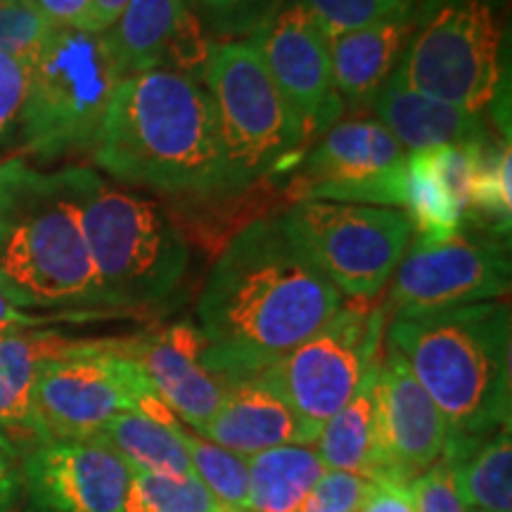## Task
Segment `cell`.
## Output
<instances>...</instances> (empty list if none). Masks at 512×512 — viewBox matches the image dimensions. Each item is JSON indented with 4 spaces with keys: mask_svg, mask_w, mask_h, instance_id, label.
<instances>
[{
    "mask_svg": "<svg viewBox=\"0 0 512 512\" xmlns=\"http://www.w3.org/2000/svg\"><path fill=\"white\" fill-rule=\"evenodd\" d=\"M93 162L112 181L157 195H233L209 95L197 76L178 69H150L119 83Z\"/></svg>",
    "mask_w": 512,
    "mask_h": 512,
    "instance_id": "obj_2",
    "label": "cell"
},
{
    "mask_svg": "<svg viewBox=\"0 0 512 512\" xmlns=\"http://www.w3.org/2000/svg\"><path fill=\"white\" fill-rule=\"evenodd\" d=\"M3 3H8V0H0V5H3Z\"/></svg>",
    "mask_w": 512,
    "mask_h": 512,
    "instance_id": "obj_42",
    "label": "cell"
},
{
    "mask_svg": "<svg viewBox=\"0 0 512 512\" xmlns=\"http://www.w3.org/2000/svg\"><path fill=\"white\" fill-rule=\"evenodd\" d=\"M446 451L467 512H512L510 422L479 439H448Z\"/></svg>",
    "mask_w": 512,
    "mask_h": 512,
    "instance_id": "obj_25",
    "label": "cell"
},
{
    "mask_svg": "<svg viewBox=\"0 0 512 512\" xmlns=\"http://www.w3.org/2000/svg\"><path fill=\"white\" fill-rule=\"evenodd\" d=\"M361 512H415L411 484L380 482L363 505Z\"/></svg>",
    "mask_w": 512,
    "mask_h": 512,
    "instance_id": "obj_39",
    "label": "cell"
},
{
    "mask_svg": "<svg viewBox=\"0 0 512 512\" xmlns=\"http://www.w3.org/2000/svg\"><path fill=\"white\" fill-rule=\"evenodd\" d=\"M131 475L98 439L43 441L19 460L29 512H121Z\"/></svg>",
    "mask_w": 512,
    "mask_h": 512,
    "instance_id": "obj_15",
    "label": "cell"
},
{
    "mask_svg": "<svg viewBox=\"0 0 512 512\" xmlns=\"http://www.w3.org/2000/svg\"><path fill=\"white\" fill-rule=\"evenodd\" d=\"M503 19L494 0H420L392 79L411 91L486 112L503 79Z\"/></svg>",
    "mask_w": 512,
    "mask_h": 512,
    "instance_id": "obj_8",
    "label": "cell"
},
{
    "mask_svg": "<svg viewBox=\"0 0 512 512\" xmlns=\"http://www.w3.org/2000/svg\"><path fill=\"white\" fill-rule=\"evenodd\" d=\"M268 74L297 114L306 138L320 136L342 117L344 102L332 79L328 36L297 0L280 5L247 36Z\"/></svg>",
    "mask_w": 512,
    "mask_h": 512,
    "instance_id": "obj_14",
    "label": "cell"
},
{
    "mask_svg": "<svg viewBox=\"0 0 512 512\" xmlns=\"http://www.w3.org/2000/svg\"><path fill=\"white\" fill-rule=\"evenodd\" d=\"M415 15L418 8L328 38L332 79L344 105L363 107L373 102L384 81L399 67L413 34Z\"/></svg>",
    "mask_w": 512,
    "mask_h": 512,
    "instance_id": "obj_21",
    "label": "cell"
},
{
    "mask_svg": "<svg viewBox=\"0 0 512 512\" xmlns=\"http://www.w3.org/2000/svg\"><path fill=\"white\" fill-rule=\"evenodd\" d=\"M415 512H467L456 477V463L444 451L437 463L411 482Z\"/></svg>",
    "mask_w": 512,
    "mask_h": 512,
    "instance_id": "obj_33",
    "label": "cell"
},
{
    "mask_svg": "<svg viewBox=\"0 0 512 512\" xmlns=\"http://www.w3.org/2000/svg\"><path fill=\"white\" fill-rule=\"evenodd\" d=\"M408 152L377 119L330 126L292 183L297 200L403 209Z\"/></svg>",
    "mask_w": 512,
    "mask_h": 512,
    "instance_id": "obj_13",
    "label": "cell"
},
{
    "mask_svg": "<svg viewBox=\"0 0 512 512\" xmlns=\"http://www.w3.org/2000/svg\"><path fill=\"white\" fill-rule=\"evenodd\" d=\"M128 349L131 339H86L72 354L43 366L34 392L36 422L43 439H95L126 411L176 418L150 387Z\"/></svg>",
    "mask_w": 512,
    "mask_h": 512,
    "instance_id": "obj_9",
    "label": "cell"
},
{
    "mask_svg": "<svg viewBox=\"0 0 512 512\" xmlns=\"http://www.w3.org/2000/svg\"><path fill=\"white\" fill-rule=\"evenodd\" d=\"M83 342L86 339L36 328L0 335V437L19 460L46 441L34 411L38 375L46 363L72 354Z\"/></svg>",
    "mask_w": 512,
    "mask_h": 512,
    "instance_id": "obj_18",
    "label": "cell"
},
{
    "mask_svg": "<svg viewBox=\"0 0 512 512\" xmlns=\"http://www.w3.org/2000/svg\"><path fill=\"white\" fill-rule=\"evenodd\" d=\"M204 339L190 323L131 339L128 354L155 394L192 432H200L228 392V382L202 366Z\"/></svg>",
    "mask_w": 512,
    "mask_h": 512,
    "instance_id": "obj_17",
    "label": "cell"
},
{
    "mask_svg": "<svg viewBox=\"0 0 512 512\" xmlns=\"http://www.w3.org/2000/svg\"><path fill=\"white\" fill-rule=\"evenodd\" d=\"M195 434L245 458L268 448L316 441L292 408L256 377L228 382L221 406Z\"/></svg>",
    "mask_w": 512,
    "mask_h": 512,
    "instance_id": "obj_19",
    "label": "cell"
},
{
    "mask_svg": "<svg viewBox=\"0 0 512 512\" xmlns=\"http://www.w3.org/2000/svg\"><path fill=\"white\" fill-rule=\"evenodd\" d=\"M510 278L508 242L460 230L439 245L413 247L403 256L382 306L387 318H396L496 302L510 292Z\"/></svg>",
    "mask_w": 512,
    "mask_h": 512,
    "instance_id": "obj_12",
    "label": "cell"
},
{
    "mask_svg": "<svg viewBox=\"0 0 512 512\" xmlns=\"http://www.w3.org/2000/svg\"><path fill=\"white\" fill-rule=\"evenodd\" d=\"M131 0H91V12H88V22L83 31H93V34H105L107 29L114 27V22L126 10Z\"/></svg>",
    "mask_w": 512,
    "mask_h": 512,
    "instance_id": "obj_41",
    "label": "cell"
},
{
    "mask_svg": "<svg viewBox=\"0 0 512 512\" xmlns=\"http://www.w3.org/2000/svg\"><path fill=\"white\" fill-rule=\"evenodd\" d=\"M380 363V358H377ZM366 375L358 392L320 427L313 448L328 470L351 472L370 482H392L384 463L375 415V370Z\"/></svg>",
    "mask_w": 512,
    "mask_h": 512,
    "instance_id": "obj_22",
    "label": "cell"
},
{
    "mask_svg": "<svg viewBox=\"0 0 512 512\" xmlns=\"http://www.w3.org/2000/svg\"><path fill=\"white\" fill-rule=\"evenodd\" d=\"M188 17L185 0H131L105 31L124 76L164 67Z\"/></svg>",
    "mask_w": 512,
    "mask_h": 512,
    "instance_id": "obj_23",
    "label": "cell"
},
{
    "mask_svg": "<svg viewBox=\"0 0 512 512\" xmlns=\"http://www.w3.org/2000/svg\"><path fill=\"white\" fill-rule=\"evenodd\" d=\"M202 79L233 195L297 162L309 138L249 38L211 43Z\"/></svg>",
    "mask_w": 512,
    "mask_h": 512,
    "instance_id": "obj_7",
    "label": "cell"
},
{
    "mask_svg": "<svg viewBox=\"0 0 512 512\" xmlns=\"http://www.w3.org/2000/svg\"><path fill=\"white\" fill-rule=\"evenodd\" d=\"M192 472L223 505L249 512L247 458L211 444L200 434L181 430Z\"/></svg>",
    "mask_w": 512,
    "mask_h": 512,
    "instance_id": "obj_29",
    "label": "cell"
},
{
    "mask_svg": "<svg viewBox=\"0 0 512 512\" xmlns=\"http://www.w3.org/2000/svg\"><path fill=\"white\" fill-rule=\"evenodd\" d=\"M181 430V422L176 418H155L143 411H126L117 415L95 439L110 446L133 475L178 479L195 475Z\"/></svg>",
    "mask_w": 512,
    "mask_h": 512,
    "instance_id": "obj_24",
    "label": "cell"
},
{
    "mask_svg": "<svg viewBox=\"0 0 512 512\" xmlns=\"http://www.w3.org/2000/svg\"><path fill=\"white\" fill-rule=\"evenodd\" d=\"M50 323V316H34V313L17 309L15 304H10L8 299L0 292V335L15 330H31L41 328V325Z\"/></svg>",
    "mask_w": 512,
    "mask_h": 512,
    "instance_id": "obj_40",
    "label": "cell"
},
{
    "mask_svg": "<svg viewBox=\"0 0 512 512\" xmlns=\"http://www.w3.org/2000/svg\"><path fill=\"white\" fill-rule=\"evenodd\" d=\"M124 79L105 34L55 29L34 57L17 124L24 152L38 159L93 155L107 107Z\"/></svg>",
    "mask_w": 512,
    "mask_h": 512,
    "instance_id": "obj_6",
    "label": "cell"
},
{
    "mask_svg": "<svg viewBox=\"0 0 512 512\" xmlns=\"http://www.w3.org/2000/svg\"><path fill=\"white\" fill-rule=\"evenodd\" d=\"M62 176L79 211L102 309H136L169 297L188 271L190 245L162 204L91 166H67Z\"/></svg>",
    "mask_w": 512,
    "mask_h": 512,
    "instance_id": "obj_5",
    "label": "cell"
},
{
    "mask_svg": "<svg viewBox=\"0 0 512 512\" xmlns=\"http://www.w3.org/2000/svg\"><path fill=\"white\" fill-rule=\"evenodd\" d=\"M297 3L304 5L316 17L325 36L332 38L418 8L420 0H297Z\"/></svg>",
    "mask_w": 512,
    "mask_h": 512,
    "instance_id": "obj_31",
    "label": "cell"
},
{
    "mask_svg": "<svg viewBox=\"0 0 512 512\" xmlns=\"http://www.w3.org/2000/svg\"><path fill=\"white\" fill-rule=\"evenodd\" d=\"M344 294L313 266L280 216L256 219L214 261L197 304L202 366L226 382L280 361L342 309Z\"/></svg>",
    "mask_w": 512,
    "mask_h": 512,
    "instance_id": "obj_1",
    "label": "cell"
},
{
    "mask_svg": "<svg viewBox=\"0 0 512 512\" xmlns=\"http://www.w3.org/2000/svg\"><path fill=\"white\" fill-rule=\"evenodd\" d=\"M384 306L344 302L323 328L256 375L318 437L320 427L358 392L380 358Z\"/></svg>",
    "mask_w": 512,
    "mask_h": 512,
    "instance_id": "obj_10",
    "label": "cell"
},
{
    "mask_svg": "<svg viewBox=\"0 0 512 512\" xmlns=\"http://www.w3.org/2000/svg\"><path fill=\"white\" fill-rule=\"evenodd\" d=\"M375 415L392 482L411 484L444 456L451 439L444 415L392 347L375 370Z\"/></svg>",
    "mask_w": 512,
    "mask_h": 512,
    "instance_id": "obj_16",
    "label": "cell"
},
{
    "mask_svg": "<svg viewBox=\"0 0 512 512\" xmlns=\"http://www.w3.org/2000/svg\"><path fill=\"white\" fill-rule=\"evenodd\" d=\"M22 498V479H19V456L12 446L0 437V512H12Z\"/></svg>",
    "mask_w": 512,
    "mask_h": 512,
    "instance_id": "obj_38",
    "label": "cell"
},
{
    "mask_svg": "<svg viewBox=\"0 0 512 512\" xmlns=\"http://www.w3.org/2000/svg\"><path fill=\"white\" fill-rule=\"evenodd\" d=\"M121 512H242L223 505L195 475H131Z\"/></svg>",
    "mask_w": 512,
    "mask_h": 512,
    "instance_id": "obj_28",
    "label": "cell"
},
{
    "mask_svg": "<svg viewBox=\"0 0 512 512\" xmlns=\"http://www.w3.org/2000/svg\"><path fill=\"white\" fill-rule=\"evenodd\" d=\"M0 292L22 311L102 309L62 169L0 164Z\"/></svg>",
    "mask_w": 512,
    "mask_h": 512,
    "instance_id": "obj_4",
    "label": "cell"
},
{
    "mask_svg": "<svg viewBox=\"0 0 512 512\" xmlns=\"http://www.w3.org/2000/svg\"><path fill=\"white\" fill-rule=\"evenodd\" d=\"M510 306L503 299L387 318L389 347L444 415L451 439H479L510 422Z\"/></svg>",
    "mask_w": 512,
    "mask_h": 512,
    "instance_id": "obj_3",
    "label": "cell"
},
{
    "mask_svg": "<svg viewBox=\"0 0 512 512\" xmlns=\"http://www.w3.org/2000/svg\"><path fill=\"white\" fill-rule=\"evenodd\" d=\"M510 138L494 143L486 140L477 152L475 190H472V214L470 219H482L479 223L486 230L508 238L510 230Z\"/></svg>",
    "mask_w": 512,
    "mask_h": 512,
    "instance_id": "obj_30",
    "label": "cell"
},
{
    "mask_svg": "<svg viewBox=\"0 0 512 512\" xmlns=\"http://www.w3.org/2000/svg\"><path fill=\"white\" fill-rule=\"evenodd\" d=\"M57 29H86L91 0H27Z\"/></svg>",
    "mask_w": 512,
    "mask_h": 512,
    "instance_id": "obj_37",
    "label": "cell"
},
{
    "mask_svg": "<svg viewBox=\"0 0 512 512\" xmlns=\"http://www.w3.org/2000/svg\"><path fill=\"white\" fill-rule=\"evenodd\" d=\"M375 482L351 472L328 470L313 486L302 512H361Z\"/></svg>",
    "mask_w": 512,
    "mask_h": 512,
    "instance_id": "obj_34",
    "label": "cell"
},
{
    "mask_svg": "<svg viewBox=\"0 0 512 512\" xmlns=\"http://www.w3.org/2000/svg\"><path fill=\"white\" fill-rule=\"evenodd\" d=\"M55 24L48 22L27 0H8L0 5V53L34 57L55 34Z\"/></svg>",
    "mask_w": 512,
    "mask_h": 512,
    "instance_id": "obj_32",
    "label": "cell"
},
{
    "mask_svg": "<svg viewBox=\"0 0 512 512\" xmlns=\"http://www.w3.org/2000/svg\"><path fill=\"white\" fill-rule=\"evenodd\" d=\"M403 211L411 219V226L418 233L413 247L439 245L463 230V214H460L446 190L434 176L425 152L408 155L406 164V202Z\"/></svg>",
    "mask_w": 512,
    "mask_h": 512,
    "instance_id": "obj_27",
    "label": "cell"
},
{
    "mask_svg": "<svg viewBox=\"0 0 512 512\" xmlns=\"http://www.w3.org/2000/svg\"><path fill=\"white\" fill-rule=\"evenodd\" d=\"M247 472L249 512H302L328 467L313 444H290L249 456Z\"/></svg>",
    "mask_w": 512,
    "mask_h": 512,
    "instance_id": "obj_26",
    "label": "cell"
},
{
    "mask_svg": "<svg viewBox=\"0 0 512 512\" xmlns=\"http://www.w3.org/2000/svg\"><path fill=\"white\" fill-rule=\"evenodd\" d=\"M34 57L0 53V145L12 136V131L19 124V117H22Z\"/></svg>",
    "mask_w": 512,
    "mask_h": 512,
    "instance_id": "obj_36",
    "label": "cell"
},
{
    "mask_svg": "<svg viewBox=\"0 0 512 512\" xmlns=\"http://www.w3.org/2000/svg\"><path fill=\"white\" fill-rule=\"evenodd\" d=\"M202 17L219 36H249L280 0H195Z\"/></svg>",
    "mask_w": 512,
    "mask_h": 512,
    "instance_id": "obj_35",
    "label": "cell"
},
{
    "mask_svg": "<svg viewBox=\"0 0 512 512\" xmlns=\"http://www.w3.org/2000/svg\"><path fill=\"white\" fill-rule=\"evenodd\" d=\"M278 216L339 292L366 302L392 280L413 235L406 211L392 207L297 200Z\"/></svg>",
    "mask_w": 512,
    "mask_h": 512,
    "instance_id": "obj_11",
    "label": "cell"
},
{
    "mask_svg": "<svg viewBox=\"0 0 512 512\" xmlns=\"http://www.w3.org/2000/svg\"><path fill=\"white\" fill-rule=\"evenodd\" d=\"M373 112L408 155L444 145H475L491 138L484 112H467L456 105L411 91L389 76L373 98Z\"/></svg>",
    "mask_w": 512,
    "mask_h": 512,
    "instance_id": "obj_20",
    "label": "cell"
}]
</instances>
